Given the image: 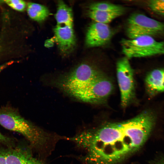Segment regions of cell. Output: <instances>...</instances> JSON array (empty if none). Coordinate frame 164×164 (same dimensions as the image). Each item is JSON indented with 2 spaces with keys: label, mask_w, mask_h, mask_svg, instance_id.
Returning a JSON list of instances; mask_svg holds the SVG:
<instances>
[{
  "label": "cell",
  "mask_w": 164,
  "mask_h": 164,
  "mask_svg": "<svg viewBox=\"0 0 164 164\" xmlns=\"http://www.w3.org/2000/svg\"><path fill=\"white\" fill-rule=\"evenodd\" d=\"M155 114L146 110L131 119L109 123L66 137L83 151L84 164H121L143 146L156 121Z\"/></svg>",
  "instance_id": "obj_1"
},
{
  "label": "cell",
  "mask_w": 164,
  "mask_h": 164,
  "mask_svg": "<svg viewBox=\"0 0 164 164\" xmlns=\"http://www.w3.org/2000/svg\"><path fill=\"white\" fill-rule=\"evenodd\" d=\"M0 124L7 129L22 134L31 147L39 152L48 149L54 139L50 134L25 119L11 108H0Z\"/></svg>",
  "instance_id": "obj_2"
},
{
  "label": "cell",
  "mask_w": 164,
  "mask_h": 164,
  "mask_svg": "<svg viewBox=\"0 0 164 164\" xmlns=\"http://www.w3.org/2000/svg\"><path fill=\"white\" fill-rule=\"evenodd\" d=\"M120 43L122 52L128 59L164 55V41H157L151 36L123 39Z\"/></svg>",
  "instance_id": "obj_3"
},
{
  "label": "cell",
  "mask_w": 164,
  "mask_h": 164,
  "mask_svg": "<svg viewBox=\"0 0 164 164\" xmlns=\"http://www.w3.org/2000/svg\"><path fill=\"white\" fill-rule=\"evenodd\" d=\"M113 89L111 81L101 72L87 86L71 95L83 102L100 104L107 99Z\"/></svg>",
  "instance_id": "obj_4"
},
{
  "label": "cell",
  "mask_w": 164,
  "mask_h": 164,
  "mask_svg": "<svg viewBox=\"0 0 164 164\" xmlns=\"http://www.w3.org/2000/svg\"><path fill=\"white\" fill-rule=\"evenodd\" d=\"M101 72L94 65L81 63L63 78L61 87L71 95L87 86Z\"/></svg>",
  "instance_id": "obj_5"
},
{
  "label": "cell",
  "mask_w": 164,
  "mask_h": 164,
  "mask_svg": "<svg viewBox=\"0 0 164 164\" xmlns=\"http://www.w3.org/2000/svg\"><path fill=\"white\" fill-rule=\"evenodd\" d=\"M126 33L130 39L160 35L164 33V23L142 13H133L128 19Z\"/></svg>",
  "instance_id": "obj_6"
},
{
  "label": "cell",
  "mask_w": 164,
  "mask_h": 164,
  "mask_svg": "<svg viewBox=\"0 0 164 164\" xmlns=\"http://www.w3.org/2000/svg\"><path fill=\"white\" fill-rule=\"evenodd\" d=\"M116 71L121 93V104L124 108L132 100L134 94L133 70L129 59L125 56L120 59L117 63Z\"/></svg>",
  "instance_id": "obj_7"
},
{
  "label": "cell",
  "mask_w": 164,
  "mask_h": 164,
  "mask_svg": "<svg viewBox=\"0 0 164 164\" xmlns=\"http://www.w3.org/2000/svg\"><path fill=\"white\" fill-rule=\"evenodd\" d=\"M113 31L108 24L94 22L87 29L85 43L89 47L104 46L110 41Z\"/></svg>",
  "instance_id": "obj_8"
},
{
  "label": "cell",
  "mask_w": 164,
  "mask_h": 164,
  "mask_svg": "<svg viewBox=\"0 0 164 164\" xmlns=\"http://www.w3.org/2000/svg\"><path fill=\"white\" fill-rule=\"evenodd\" d=\"M54 30L56 40L60 50L64 54L70 52L76 43L73 25L57 24Z\"/></svg>",
  "instance_id": "obj_9"
},
{
  "label": "cell",
  "mask_w": 164,
  "mask_h": 164,
  "mask_svg": "<svg viewBox=\"0 0 164 164\" xmlns=\"http://www.w3.org/2000/svg\"><path fill=\"white\" fill-rule=\"evenodd\" d=\"M5 153L6 164H46L26 148H11L5 150Z\"/></svg>",
  "instance_id": "obj_10"
},
{
  "label": "cell",
  "mask_w": 164,
  "mask_h": 164,
  "mask_svg": "<svg viewBox=\"0 0 164 164\" xmlns=\"http://www.w3.org/2000/svg\"><path fill=\"white\" fill-rule=\"evenodd\" d=\"M145 83L147 91L151 96L164 92V68L151 71L145 77Z\"/></svg>",
  "instance_id": "obj_11"
},
{
  "label": "cell",
  "mask_w": 164,
  "mask_h": 164,
  "mask_svg": "<svg viewBox=\"0 0 164 164\" xmlns=\"http://www.w3.org/2000/svg\"><path fill=\"white\" fill-rule=\"evenodd\" d=\"M27 11L29 17L38 22L44 20L50 14L48 9L45 6L32 2L28 3Z\"/></svg>",
  "instance_id": "obj_12"
},
{
  "label": "cell",
  "mask_w": 164,
  "mask_h": 164,
  "mask_svg": "<svg viewBox=\"0 0 164 164\" xmlns=\"http://www.w3.org/2000/svg\"><path fill=\"white\" fill-rule=\"evenodd\" d=\"M57 24H65L73 25L72 9L63 1H59L55 15Z\"/></svg>",
  "instance_id": "obj_13"
},
{
  "label": "cell",
  "mask_w": 164,
  "mask_h": 164,
  "mask_svg": "<svg viewBox=\"0 0 164 164\" xmlns=\"http://www.w3.org/2000/svg\"><path fill=\"white\" fill-rule=\"evenodd\" d=\"M122 11L108 12L89 10V17L94 22L108 24L115 18L123 15Z\"/></svg>",
  "instance_id": "obj_14"
},
{
  "label": "cell",
  "mask_w": 164,
  "mask_h": 164,
  "mask_svg": "<svg viewBox=\"0 0 164 164\" xmlns=\"http://www.w3.org/2000/svg\"><path fill=\"white\" fill-rule=\"evenodd\" d=\"M89 10L101 11L125 12L126 8L121 5L105 2H99L92 3L89 7Z\"/></svg>",
  "instance_id": "obj_15"
},
{
  "label": "cell",
  "mask_w": 164,
  "mask_h": 164,
  "mask_svg": "<svg viewBox=\"0 0 164 164\" xmlns=\"http://www.w3.org/2000/svg\"><path fill=\"white\" fill-rule=\"evenodd\" d=\"M148 5L154 13L164 16V0H150L148 2Z\"/></svg>",
  "instance_id": "obj_16"
},
{
  "label": "cell",
  "mask_w": 164,
  "mask_h": 164,
  "mask_svg": "<svg viewBox=\"0 0 164 164\" xmlns=\"http://www.w3.org/2000/svg\"><path fill=\"white\" fill-rule=\"evenodd\" d=\"M3 2L13 9L19 12L23 11L26 7V2L22 0H4Z\"/></svg>",
  "instance_id": "obj_17"
},
{
  "label": "cell",
  "mask_w": 164,
  "mask_h": 164,
  "mask_svg": "<svg viewBox=\"0 0 164 164\" xmlns=\"http://www.w3.org/2000/svg\"><path fill=\"white\" fill-rule=\"evenodd\" d=\"M150 164H164V153L156 156L151 161Z\"/></svg>",
  "instance_id": "obj_18"
},
{
  "label": "cell",
  "mask_w": 164,
  "mask_h": 164,
  "mask_svg": "<svg viewBox=\"0 0 164 164\" xmlns=\"http://www.w3.org/2000/svg\"><path fill=\"white\" fill-rule=\"evenodd\" d=\"M12 141L10 138L4 135L0 132V142L10 145L12 144Z\"/></svg>",
  "instance_id": "obj_19"
},
{
  "label": "cell",
  "mask_w": 164,
  "mask_h": 164,
  "mask_svg": "<svg viewBox=\"0 0 164 164\" xmlns=\"http://www.w3.org/2000/svg\"><path fill=\"white\" fill-rule=\"evenodd\" d=\"M0 164H6L5 150H0Z\"/></svg>",
  "instance_id": "obj_20"
},
{
  "label": "cell",
  "mask_w": 164,
  "mask_h": 164,
  "mask_svg": "<svg viewBox=\"0 0 164 164\" xmlns=\"http://www.w3.org/2000/svg\"><path fill=\"white\" fill-rule=\"evenodd\" d=\"M14 63L13 61L7 62L0 65V72L7 67L12 64Z\"/></svg>",
  "instance_id": "obj_21"
},
{
  "label": "cell",
  "mask_w": 164,
  "mask_h": 164,
  "mask_svg": "<svg viewBox=\"0 0 164 164\" xmlns=\"http://www.w3.org/2000/svg\"><path fill=\"white\" fill-rule=\"evenodd\" d=\"M1 53V50L0 49V54Z\"/></svg>",
  "instance_id": "obj_22"
}]
</instances>
